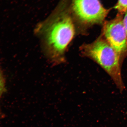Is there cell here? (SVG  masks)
<instances>
[{
    "mask_svg": "<svg viewBox=\"0 0 127 127\" xmlns=\"http://www.w3.org/2000/svg\"><path fill=\"white\" fill-rule=\"evenodd\" d=\"M4 86V79L3 78L2 74L0 71V96L2 94Z\"/></svg>",
    "mask_w": 127,
    "mask_h": 127,
    "instance_id": "cell-6",
    "label": "cell"
},
{
    "mask_svg": "<svg viewBox=\"0 0 127 127\" xmlns=\"http://www.w3.org/2000/svg\"><path fill=\"white\" fill-rule=\"evenodd\" d=\"M114 8L119 12V14L122 15L127 11V0H118Z\"/></svg>",
    "mask_w": 127,
    "mask_h": 127,
    "instance_id": "cell-5",
    "label": "cell"
},
{
    "mask_svg": "<svg viewBox=\"0 0 127 127\" xmlns=\"http://www.w3.org/2000/svg\"><path fill=\"white\" fill-rule=\"evenodd\" d=\"M122 15L104 22L102 35L117 53L122 61L127 54V36Z\"/></svg>",
    "mask_w": 127,
    "mask_h": 127,
    "instance_id": "cell-4",
    "label": "cell"
},
{
    "mask_svg": "<svg viewBox=\"0 0 127 127\" xmlns=\"http://www.w3.org/2000/svg\"><path fill=\"white\" fill-rule=\"evenodd\" d=\"M123 23L127 32V11L126 12L124 18H123Z\"/></svg>",
    "mask_w": 127,
    "mask_h": 127,
    "instance_id": "cell-7",
    "label": "cell"
},
{
    "mask_svg": "<svg viewBox=\"0 0 127 127\" xmlns=\"http://www.w3.org/2000/svg\"><path fill=\"white\" fill-rule=\"evenodd\" d=\"M34 31L50 62L54 65L65 62L66 52L76 31L71 15L65 12L56 13L39 23Z\"/></svg>",
    "mask_w": 127,
    "mask_h": 127,
    "instance_id": "cell-1",
    "label": "cell"
},
{
    "mask_svg": "<svg viewBox=\"0 0 127 127\" xmlns=\"http://www.w3.org/2000/svg\"><path fill=\"white\" fill-rule=\"evenodd\" d=\"M71 10L73 19L82 26L101 24L109 12L99 0H72Z\"/></svg>",
    "mask_w": 127,
    "mask_h": 127,
    "instance_id": "cell-3",
    "label": "cell"
},
{
    "mask_svg": "<svg viewBox=\"0 0 127 127\" xmlns=\"http://www.w3.org/2000/svg\"><path fill=\"white\" fill-rule=\"evenodd\" d=\"M80 50L83 56L95 61L107 72L120 92L124 90L120 58L102 35L92 43L83 45Z\"/></svg>",
    "mask_w": 127,
    "mask_h": 127,
    "instance_id": "cell-2",
    "label": "cell"
}]
</instances>
